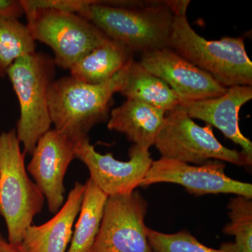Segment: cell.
I'll use <instances>...</instances> for the list:
<instances>
[{"mask_svg":"<svg viewBox=\"0 0 252 252\" xmlns=\"http://www.w3.org/2000/svg\"><path fill=\"white\" fill-rule=\"evenodd\" d=\"M148 203L138 190L109 196L89 252H153L144 223Z\"/></svg>","mask_w":252,"mask_h":252,"instance_id":"8","label":"cell"},{"mask_svg":"<svg viewBox=\"0 0 252 252\" xmlns=\"http://www.w3.org/2000/svg\"><path fill=\"white\" fill-rule=\"evenodd\" d=\"M94 0H21L24 14L34 10L52 9L79 14Z\"/></svg>","mask_w":252,"mask_h":252,"instance_id":"22","label":"cell"},{"mask_svg":"<svg viewBox=\"0 0 252 252\" xmlns=\"http://www.w3.org/2000/svg\"><path fill=\"white\" fill-rule=\"evenodd\" d=\"M225 164L210 160L201 165L160 158L152 162L140 187L172 183L185 187L196 196L208 194H235L252 199V185L230 178L225 174Z\"/></svg>","mask_w":252,"mask_h":252,"instance_id":"9","label":"cell"},{"mask_svg":"<svg viewBox=\"0 0 252 252\" xmlns=\"http://www.w3.org/2000/svg\"><path fill=\"white\" fill-rule=\"evenodd\" d=\"M154 145L161 158L197 165L208 160H220L240 167H250L252 158L243 152L226 148L217 140L212 126H200L177 107L166 112Z\"/></svg>","mask_w":252,"mask_h":252,"instance_id":"6","label":"cell"},{"mask_svg":"<svg viewBox=\"0 0 252 252\" xmlns=\"http://www.w3.org/2000/svg\"><path fill=\"white\" fill-rule=\"evenodd\" d=\"M56 67L51 56L35 51L19 58L8 69L6 76L19 102L16 132L25 154L32 156L38 140L51 129L47 94Z\"/></svg>","mask_w":252,"mask_h":252,"instance_id":"5","label":"cell"},{"mask_svg":"<svg viewBox=\"0 0 252 252\" xmlns=\"http://www.w3.org/2000/svg\"><path fill=\"white\" fill-rule=\"evenodd\" d=\"M74 158L75 142L54 128L41 136L32 154L26 169L44 195L51 213H57L65 201L64 176Z\"/></svg>","mask_w":252,"mask_h":252,"instance_id":"11","label":"cell"},{"mask_svg":"<svg viewBox=\"0 0 252 252\" xmlns=\"http://www.w3.org/2000/svg\"><path fill=\"white\" fill-rule=\"evenodd\" d=\"M252 99V87L237 86L228 88L219 97L180 103L190 119H196L214 126L226 138L241 147L242 152L252 158V142L242 133L239 113L244 104Z\"/></svg>","mask_w":252,"mask_h":252,"instance_id":"13","label":"cell"},{"mask_svg":"<svg viewBox=\"0 0 252 252\" xmlns=\"http://www.w3.org/2000/svg\"><path fill=\"white\" fill-rule=\"evenodd\" d=\"M149 245L153 252H236L233 243H225L220 249L208 248L187 230L166 234L147 227Z\"/></svg>","mask_w":252,"mask_h":252,"instance_id":"20","label":"cell"},{"mask_svg":"<svg viewBox=\"0 0 252 252\" xmlns=\"http://www.w3.org/2000/svg\"><path fill=\"white\" fill-rule=\"evenodd\" d=\"M127 99L140 101L165 112L180 105L175 93L166 83L132 59L129 67L126 85L120 93Z\"/></svg>","mask_w":252,"mask_h":252,"instance_id":"17","label":"cell"},{"mask_svg":"<svg viewBox=\"0 0 252 252\" xmlns=\"http://www.w3.org/2000/svg\"><path fill=\"white\" fill-rule=\"evenodd\" d=\"M25 15L33 39L53 50L56 66L63 69H69L109 39L92 23L74 13L42 9Z\"/></svg>","mask_w":252,"mask_h":252,"instance_id":"7","label":"cell"},{"mask_svg":"<svg viewBox=\"0 0 252 252\" xmlns=\"http://www.w3.org/2000/svg\"><path fill=\"white\" fill-rule=\"evenodd\" d=\"M0 252H24L20 245L9 243L7 239L0 234Z\"/></svg>","mask_w":252,"mask_h":252,"instance_id":"24","label":"cell"},{"mask_svg":"<svg viewBox=\"0 0 252 252\" xmlns=\"http://www.w3.org/2000/svg\"><path fill=\"white\" fill-rule=\"evenodd\" d=\"M24 14L21 0H0V16L18 19Z\"/></svg>","mask_w":252,"mask_h":252,"instance_id":"23","label":"cell"},{"mask_svg":"<svg viewBox=\"0 0 252 252\" xmlns=\"http://www.w3.org/2000/svg\"><path fill=\"white\" fill-rule=\"evenodd\" d=\"M78 15L133 54L169 47L173 0H94Z\"/></svg>","mask_w":252,"mask_h":252,"instance_id":"1","label":"cell"},{"mask_svg":"<svg viewBox=\"0 0 252 252\" xmlns=\"http://www.w3.org/2000/svg\"><path fill=\"white\" fill-rule=\"evenodd\" d=\"M67 252H89L98 233L108 195L89 179Z\"/></svg>","mask_w":252,"mask_h":252,"instance_id":"18","label":"cell"},{"mask_svg":"<svg viewBox=\"0 0 252 252\" xmlns=\"http://www.w3.org/2000/svg\"><path fill=\"white\" fill-rule=\"evenodd\" d=\"M85 187L76 182L62 207L55 216L26 230L20 247L24 252H67L73 226L80 210Z\"/></svg>","mask_w":252,"mask_h":252,"instance_id":"14","label":"cell"},{"mask_svg":"<svg viewBox=\"0 0 252 252\" xmlns=\"http://www.w3.org/2000/svg\"><path fill=\"white\" fill-rule=\"evenodd\" d=\"M133 54L122 44L107 39L69 68L71 77L89 84L112 79L133 59Z\"/></svg>","mask_w":252,"mask_h":252,"instance_id":"16","label":"cell"},{"mask_svg":"<svg viewBox=\"0 0 252 252\" xmlns=\"http://www.w3.org/2000/svg\"><path fill=\"white\" fill-rule=\"evenodd\" d=\"M75 157L89 169V179L108 197L130 193L140 187L154 161L149 150L135 144L129 149L127 161L117 160L112 154L97 152L89 137L76 141Z\"/></svg>","mask_w":252,"mask_h":252,"instance_id":"10","label":"cell"},{"mask_svg":"<svg viewBox=\"0 0 252 252\" xmlns=\"http://www.w3.org/2000/svg\"><path fill=\"white\" fill-rule=\"evenodd\" d=\"M36 41L26 25L16 18L0 16V78L22 56L36 51Z\"/></svg>","mask_w":252,"mask_h":252,"instance_id":"19","label":"cell"},{"mask_svg":"<svg viewBox=\"0 0 252 252\" xmlns=\"http://www.w3.org/2000/svg\"><path fill=\"white\" fill-rule=\"evenodd\" d=\"M131 61L102 84H86L71 76L53 81L47 99L54 129L76 142L89 137L94 126L108 121L113 97L126 85Z\"/></svg>","mask_w":252,"mask_h":252,"instance_id":"3","label":"cell"},{"mask_svg":"<svg viewBox=\"0 0 252 252\" xmlns=\"http://www.w3.org/2000/svg\"><path fill=\"white\" fill-rule=\"evenodd\" d=\"M165 114V111L144 102L126 99L111 110L107 127L124 134L135 145L149 150L155 143Z\"/></svg>","mask_w":252,"mask_h":252,"instance_id":"15","label":"cell"},{"mask_svg":"<svg viewBox=\"0 0 252 252\" xmlns=\"http://www.w3.org/2000/svg\"><path fill=\"white\" fill-rule=\"evenodd\" d=\"M229 223L223 227L225 235L235 238L236 252H252V200L238 196L228 205Z\"/></svg>","mask_w":252,"mask_h":252,"instance_id":"21","label":"cell"},{"mask_svg":"<svg viewBox=\"0 0 252 252\" xmlns=\"http://www.w3.org/2000/svg\"><path fill=\"white\" fill-rule=\"evenodd\" d=\"M139 62L166 83L180 103L219 97L228 89L170 47L144 53Z\"/></svg>","mask_w":252,"mask_h":252,"instance_id":"12","label":"cell"},{"mask_svg":"<svg viewBox=\"0 0 252 252\" xmlns=\"http://www.w3.org/2000/svg\"><path fill=\"white\" fill-rule=\"evenodd\" d=\"M16 129L0 134V215L9 243L20 245L26 230L42 211L45 198L30 178Z\"/></svg>","mask_w":252,"mask_h":252,"instance_id":"4","label":"cell"},{"mask_svg":"<svg viewBox=\"0 0 252 252\" xmlns=\"http://www.w3.org/2000/svg\"><path fill=\"white\" fill-rule=\"evenodd\" d=\"M189 0H173L174 20L169 47L225 88L252 86V63L243 36L207 40L187 18Z\"/></svg>","mask_w":252,"mask_h":252,"instance_id":"2","label":"cell"}]
</instances>
